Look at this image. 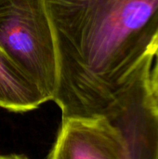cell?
I'll list each match as a JSON object with an SVG mask.
<instances>
[{
    "mask_svg": "<svg viewBox=\"0 0 158 159\" xmlns=\"http://www.w3.org/2000/svg\"><path fill=\"white\" fill-rule=\"evenodd\" d=\"M62 119L106 116L158 44V0H43Z\"/></svg>",
    "mask_w": 158,
    "mask_h": 159,
    "instance_id": "cell-1",
    "label": "cell"
},
{
    "mask_svg": "<svg viewBox=\"0 0 158 159\" xmlns=\"http://www.w3.org/2000/svg\"><path fill=\"white\" fill-rule=\"evenodd\" d=\"M0 48L52 101L56 50L43 0H0Z\"/></svg>",
    "mask_w": 158,
    "mask_h": 159,
    "instance_id": "cell-2",
    "label": "cell"
},
{
    "mask_svg": "<svg viewBox=\"0 0 158 159\" xmlns=\"http://www.w3.org/2000/svg\"><path fill=\"white\" fill-rule=\"evenodd\" d=\"M154 55L148 56L105 116L121 130L122 159H158V105L150 89Z\"/></svg>",
    "mask_w": 158,
    "mask_h": 159,
    "instance_id": "cell-3",
    "label": "cell"
},
{
    "mask_svg": "<svg viewBox=\"0 0 158 159\" xmlns=\"http://www.w3.org/2000/svg\"><path fill=\"white\" fill-rule=\"evenodd\" d=\"M124 138L107 116L62 119L48 159H122Z\"/></svg>",
    "mask_w": 158,
    "mask_h": 159,
    "instance_id": "cell-4",
    "label": "cell"
},
{
    "mask_svg": "<svg viewBox=\"0 0 158 159\" xmlns=\"http://www.w3.org/2000/svg\"><path fill=\"white\" fill-rule=\"evenodd\" d=\"M48 101L39 87L0 48V107L28 112Z\"/></svg>",
    "mask_w": 158,
    "mask_h": 159,
    "instance_id": "cell-5",
    "label": "cell"
},
{
    "mask_svg": "<svg viewBox=\"0 0 158 159\" xmlns=\"http://www.w3.org/2000/svg\"><path fill=\"white\" fill-rule=\"evenodd\" d=\"M150 89L152 95L158 105V60L150 73Z\"/></svg>",
    "mask_w": 158,
    "mask_h": 159,
    "instance_id": "cell-6",
    "label": "cell"
},
{
    "mask_svg": "<svg viewBox=\"0 0 158 159\" xmlns=\"http://www.w3.org/2000/svg\"><path fill=\"white\" fill-rule=\"evenodd\" d=\"M0 159H28L25 156L22 155H8V156H1Z\"/></svg>",
    "mask_w": 158,
    "mask_h": 159,
    "instance_id": "cell-7",
    "label": "cell"
},
{
    "mask_svg": "<svg viewBox=\"0 0 158 159\" xmlns=\"http://www.w3.org/2000/svg\"><path fill=\"white\" fill-rule=\"evenodd\" d=\"M154 58H156V60H158V44L156 46V48H155V51H154Z\"/></svg>",
    "mask_w": 158,
    "mask_h": 159,
    "instance_id": "cell-8",
    "label": "cell"
}]
</instances>
